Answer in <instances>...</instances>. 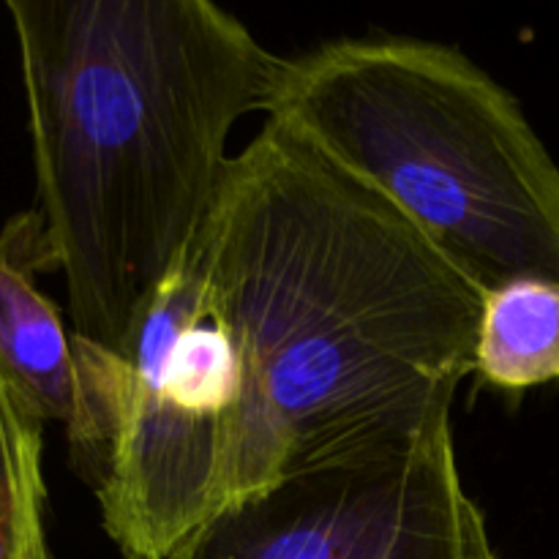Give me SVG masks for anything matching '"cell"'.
<instances>
[{
  "label": "cell",
  "instance_id": "6da1fadb",
  "mask_svg": "<svg viewBox=\"0 0 559 559\" xmlns=\"http://www.w3.org/2000/svg\"><path fill=\"white\" fill-rule=\"evenodd\" d=\"M191 262L238 369L216 511L451 413L475 371V284L273 120L229 162Z\"/></svg>",
  "mask_w": 559,
  "mask_h": 559
},
{
  "label": "cell",
  "instance_id": "7a4b0ae2",
  "mask_svg": "<svg viewBox=\"0 0 559 559\" xmlns=\"http://www.w3.org/2000/svg\"><path fill=\"white\" fill-rule=\"evenodd\" d=\"M38 222L71 331L126 355L282 58L207 0H9Z\"/></svg>",
  "mask_w": 559,
  "mask_h": 559
},
{
  "label": "cell",
  "instance_id": "3957f363",
  "mask_svg": "<svg viewBox=\"0 0 559 559\" xmlns=\"http://www.w3.org/2000/svg\"><path fill=\"white\" fill-rule=\"evenodd\" d=\"M262 109L385 197L480 295L559 284V167L516 98L459 49L322 44L278 63Z\"/></svg>",
  "mask_w": 559,
  "mask_h": 559
},
{
  "label": "cell",
  "instance_id": "277c9868",
  "mask_svg": "<svg viewBox=\"0 0 559 559\" xmlns=\"http://www.w3.org/2000/svg\"><path fill=\"white\" fill-rule=\"evenodd\" d=\"M169 559H497L451 413L289 469L200 524Z\"/></svg>",
  "mask_w": 559,
  "mask_h": 559
},
{
  "label": "cell",
  "instance_id": "5b68a950",
  "mask_svg": "<svg viewBox=\"0 0 559 559\" xmlns=\"http://www.w3.org/2000/svg\"><path fill=\"white\" fill-rule=\"evenodd\" d=\"M38 271H49L47 246L25 213L0 235V366L41 424L63 426L71 464H82L96 448L102 382L91 347L38 289Z\"/></svg>",
  "mask_w": 559,
  "mask_h": 559
},
{
  "label": "cell",
  "instance_id": "8992f818",
  "mask_svg": "<svg viewBox=\"0 0 559 559\" xmlns=\"http://www.w3.org/2000/svg\"><path fill=\"white\" fill-rule=\"evenodd\" d=\"M475 371L508 393L559 380V284L513 278L480 298Z\"/></svg>",
  "mask_w": 559,
  "mask_h": 559
},
{
  "label": "cell",
  "instance_id": "52a82bcc",
  "mask_svg": "<svg viewBox=\"0 0 559 559\" xmlns=\"http://www.w3.org/2000/svg\"><path fill=\"white\" fill-rule=\"evenodd\" d=\"M41 437L0 366V559H49Z\"/></svg>",
  "mask_w": 559,
  "mask_h": 559
}]
</instances>
